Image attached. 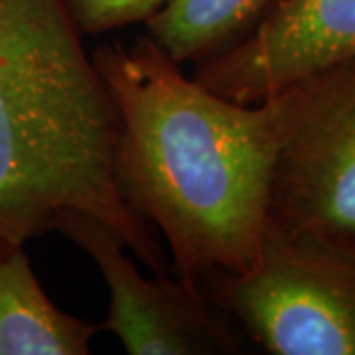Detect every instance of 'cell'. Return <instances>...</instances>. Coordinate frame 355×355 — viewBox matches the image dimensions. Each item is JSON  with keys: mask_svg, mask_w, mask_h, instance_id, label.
Here are the masks:
<instances>
[{"mask_svg": "<svg viewBox=\"0 0 355 355\" xmlns=\"http://www.w3.org/2000/svg\"><path fill=\"white\" fill-rule=\"evenodd\" d=\"M97 331L51 302L24 249L0 254V355H87Z\"/></svg>", "mask_w": 355, "mask_h": 355, "instance_id": "cell-7", "label": "cell"}, {"mask_svg": "<svg viewBox=\"0 0 355 355\" xmlns=\"http://www.w3.org/2000/svg\"><path fill=\"white\" fill-rule=\"evenodd\" d=\"M352 58L355 0H280L243 44L193 65L191 77L231 101L259 103Z\"/></svg>", "mask_w": 355, "mask_h": 355, "instance_id": "cell-6", "label": "cell"}, {"mask_svg": "<svg viewBox=\"0 0 355 355\" xmlns=\"http://www.w3.org/2000/svg\"><path fill=\"white\" fill-rule=\"evenodd\" d=\"M170 0H65L81 36H99L142 24Z\"/></svg>", "mask_w": 355, "mask_h": 355, "instance_id": "cell-9", "label": "cell"}, {"mask_svg": "<svg viewBox=\"0 0 355 355\" xmlns=\"http://www.w3.org/2000/svg\"><path fill=\"white\" fill-rule=\"evenodd\" d=\"M280 0H170L148 20L144 34L178 64H203L237 48Z\"/></svg>", "mask_w": 355, "mask_h": 355, "instance_id": "cell-8", "label": "cell"}, {"mask_svg": "<svg viewBox=\"0 0 355 355\" xmlns=\"http://www.w3.org/2000/svg\"><path fill=\"white\" fill-rule=\"evenodd\" d=\"M53 231L87 253L109 288L111 331L130 355H237L253 347L233 320L193 280L144 277L123 239L103 219L81 209L62 211Z\"/></svg>", "mask_w": 355, "mask_h": 355, "instance_id": "cell-5", "label": "cell"}, {"mask_svg": "<svg viewBox=\"0 0 355 355\" xmlns=\"http://www.w3.org/2000/svg\"><path fill=\"white\" fill-rule=\"evenodd\" d=\"M81 38L65 0H0V254L81 209L150 272L170 275L158 229L119 191L121 116Z\"/></svg>", "mask_w": 355, "mask_h": 355, "instance_id": "cell-2", "label": "cell"}, {"mask_svg": "<svg viewBox=\"0 0 355 355\" xmlns=\"http://www.w3.org/2000/svg\"><path fill=\"white\" fill-rule=\"evenodd\" d=\"M280 93L268 229L355 247V58Z\"/></svg>", "mask_w": 355, "mask_h": 355, "instance_id": "cell-4", "label": "cell"}, {"mask_svg": "<svg viewBox=\"0 0 355 355\" xmlns=\"http://www.w3.org/2000/svg\"><path fill=\"white\" fill-rule=\"evenodd\" d=\"M198 284L265 354L355 355V247L266 229L247 272Z\"/></svg>", "mask_w": 355, "mask_h": 355, "instance_id": "cell-3", "label": "cell"}, {"mask_svg": "<svg viewBox=\"0 0 355 355\" xmlns=\"http://www.w3.org/2000/svg\"><path fill=\"white\" fill-rule=\"evenodd\" d=\"M91 62L121 116L114 180L162 233L172 272H247L268 229L284 95L237 103L200 85L154 40H113Z\"/></svg>", "mask_w": 355, "mask_h": 355, "instance_id": "cell-1", "label": "cell"}]
</instances>
